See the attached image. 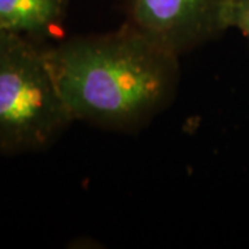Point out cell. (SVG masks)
<instances>
[{
  "instance_id": "cell-2",
  "label": "cell",
  "mask_w": 249,
  "mask_h": 249,
  "mask_svg": "<svg viewBox=\"0 0 249 249\" xmlns=\"http://www.w3.org/2000/svg\"><path fill=\"white\" fill-rule=\"evenodd\" d=\"M73 121L49 60L35 39L0 32V154L42 151Z\"/></svg>"
},
{
  "instance_id": "cell-6",
  "label": "cell",
  "mask_w": 249,
  "mask_h": 249,
  "mask_svg": "<svg viewBox=\"0 0 249 249\" xmlns=\"http://www.w3.org/2000/svg\"><path fill=\"white\" fill-rule=\"evenodd\" d=\"M0 32H1V31H0Z\"/></svg>"
},
{
  "instance_id": "cell-1",
  "label": "cell",
  "mask_w": 249,
  "mask_h": 249,
  "mask_svg": "<svg viewBox=\"0 0 249 249\" xmlns=\"http://www.w3.org/2000/svg\"><path fill=\"white\" fill-rule=\"evenodd\" d=\"M176 54L126 24L49 47V60L73 121L134 132L169 107L180 82Z\"/></svg>"
},
{
  "instance_id": "cell-4",
  "label": "cell",
  "mask_w": 249,
  "mask_h": 249,
  "mask_svg": "<svg viewBox=\"0 0 249 249\" xmlns=\"http://www.w3.org/2000/svg\"><path fill=\"white\" fill-rule=\"evenodd\" d=\"M68 0H0V31L43 39L62 25Z\"/></svg>"
},
{
  "instance_id": "cell-3",
  "label": "cell",
  "mask_w": 249,
  "mask_h": 249,
  "mask_svg": "<svg viewBox=\"0 0 249 249\" xmlns=\"http://www.w3.org/2000/svg\"><path fill=\"white\" fill-rule=\"evenodd\" d=\"M234 0H122L124 24L178 57L231 28Z\"/></svg>"
},
{
  "instance_id": "cell-5",
  "label": "cell",
  "mask_w": 249,
  "mask_h": 249,
  "mask_svg": "<svg viewBox=\"0 0 249 249\" xmlns=\"http://www.w3.org/2000/svg\"><path fill=\"white\" fill-rule=\"evenodd\" d=\"M231 28H237L249 40V0H234Z\"/></svg>"
}]
</instances>
